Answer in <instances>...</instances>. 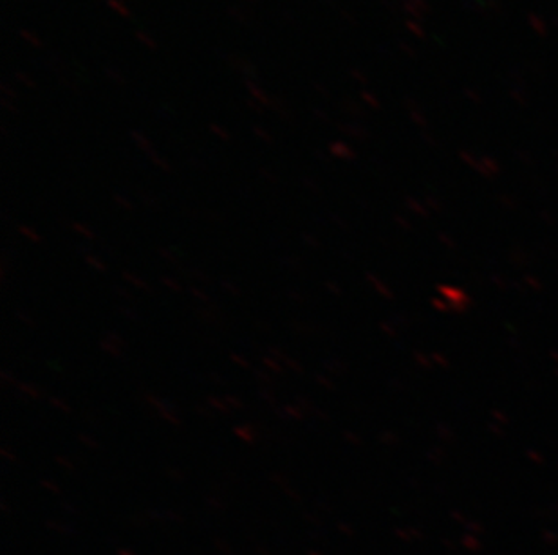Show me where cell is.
Wrapping results in <instances>:
<instances>
[{
    "mask_svg": "<svg viewBox=\"0 0 558 555\" xmlns=\"http://www.w3.org/2000/svg\"><path fill=\"white\" fill-rule=\"evenodd\" d=\"M315 114L320 115L322 120H324V121H329V118H327V115L324 114V112L318 111V109H315Z\"/></svg>",
    "mask_w": 558,
    "mask_h": 555,
    "instance_id": "8fae6325",
    "label": "cell"
},
{
    "mask_svg": "<svg viewBox=\"0 0 558 555\" xmlns=\"http://www.w3.org/2000/svg\"><path fill=\"white\" fill-rule=\"evenodd\" d=\"M106 4L112 11H117L118 15L131 16V8L123 2V0H106Z\"/></svg>",
    "mask_w": 558,
    "mask_h": 555,
    "instance_id": "7a4b0ae2",
    "label": "cell"
},
{
    "mask_svg": "<svg viewBox=\"0 0 558 555\" xmlns=\"http://www.w3.org/2000/svg\"><path fill=\"white\" fill-rule=\"evenodd\" d=\"M211 131L216 132V134H219V137H222V139H228L227 132L222 131L221 126L211 125Z\"/></svg>",
    "mask_w": 558,
    "mask_h": 555,
    "instance_id": "9c48e42d",
    "label": "cell"
},
{
    "mask_svg": "<svg viewBox=\"0 0 558 555\" xmlns=\"http://www.w3.org/2000/svg\"><path fill=\"white\" fill-rule=\"evenodd\" d=\"M136 38L137 40H140V42L143 44V46H147L148 49L158 48V46H156V42H154V40H150V38H148L147 35H145V33L137 32Z\"/></svg>",
    "mask_w": 558,
    "mask_h": 555,
    "instance_id": "277c9868",
    "label": "cell"
},
{
    "mask_svg": "<svg viewBox=\"0 0 558 555\" xmlns=\"http://www.w3.org/2000/svg\"><path fill=\"white\" fill-rule=\"evenodd\" d=\"M107 74L111 76V79H114V82H118V84H123V76L120 73H112L111 69H107Z\"/></svg>",
    "mask_w": 558,
    "mask_h": 555,
    "instance_id": "ba28073f",
    "label": "cell"
},
{
    "mask_svg": "<svg viewBox=\"0 0 558 555\" xmlns=\"http://www.w3.org/2000/svg\"><path fill=\"white\" fill-rule=\"evenodd\" d=\"M132 139H134V141H136L140 147L150 150V145H148L147 137L142 136L140 132H132Z\"/></svg>",
    "mask_w": 558,
    "mask_h": 555,
    "instance_id": "5b68a950",
    "label": "cell"
},
{
    "mask_svg": "<svg viewBox=\"0 0 558 555\" xmlns=\"http://www.w3.org/2000/svg\"><path fill=\"white\" fill-rule=\"evenodd\" d=\"M246 87H248L250 95L257 100V103H260L263 107H271V100H269L268 95H266L258 85L253 84V82H248Z\"/></svg>",
    "mask_w": 558,
    "mask_h": 555,
    "instance_id": "6da1fadb",
    "label": "cell"
},
{
    "mask_svg": "<svg viewBox=\"0 0 558 555\" xmlns=\"http://www.w3.org/2000/svg\"><path fill=\"white\" fill-rule=\"evenodd\" d=\"M255 134L258 137H263L264 141H271V137H268V132L260 131V128H255Z\"/></svg>",
    "mask_w": 558,
    "mask_h": 555,
    "instance_id": "30bf717a",
    "label": "cell"
},
{
    "mask_svg": "<svg viewBox=\"0 0 558 555\" xmlns=\"http://www.w3.org/2000/svg\"><path fill=\"white\" fill-rule=\"evenodd\" d=\"M16 78L21 79L22 84L27 85V87H33L32 79L27 78L24 73H16Z\"/></svg>",
    "mask_w": 558,
    "mask_h": 555,
    "instance_id": "52a82bcc",
    "label": "cell"
},
{
    "mask_svg": "<svg viewBox=\"0 0 558 555\" xmlns=\"http://www.w3.org/2000/svg\"><path fill=\"white\" fill-rule=\"evenodd\" d=\"M230 15L235 16L239 22H246V15L241 13V11L235 10V8H230Z\"/></svg>",
    "mask_w": 558,
    "mask_h": 555,
    "instance_id": "8992f818",
    "label": "cell"
},
{
    "mask_svg": "<svg viewBox=\"0 0 558 555\" xmlns=\"http://www.w3.org/2000/svg\"><path fill=\"white\" fill-rule=\"evenodd\" d=\"M21 35L22 38L26 40V42L32 44L33 48H40V46H43V40H40L38 37H35V33L24 32V29H22Z\"/></svg>",
    "mask_w": 558,
    "mask_h": 555,
    "instance_id": "3957f363",
    "label": "cell"
}]
</instances>
